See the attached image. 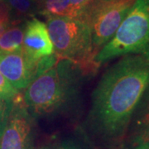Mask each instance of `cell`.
Segmentation results:
<instances>
[{
  "label": "cell",
  "mask_w": 149,
  "mask_h": 149,
  "mask_svg": "<svg viewBox=\"0 0 149 149\" xmlns=\"http://www.w3.org/2000/svg\"><path fill=\"white\" fill-rule=\"evenodd\" d=\"M148 85L149 48L123 56L105 70L93 91L85 128L104 143L120 141Z\"/></svg>",
  "instance_id": "1"
},
{
  "label": "cell",
  "mask_w": 149,
  "mask_h": 149,
  "mask_svg": "<svg viewBox=\"0 0 149 149\" xmlns=\"http://www.w3.org/2000/svg\"><path fill=\"white\" fill-rule=\"evenodd\" d=\"M91 71L94 70L60 57L26 88L22 100L27 109L35 118L68 110L79 98L85 74Z\"/></svg>",
  "instance_id": "2"
},
{
  "label": "cell",
  "mask_w": 149,
  "mask_h": 149,
  "mask_svg": "<svg viewBox=\"0 0 149 149\" xmlns=\"http://www.w3.org/2000/svg\"><path fill=\"white\" fill-rule=\"evenodd\" d=\"M48 33L54 52L59 57L68 59L85 68L95 70L91 28L85 21L70 17H47Z\"/></svg>",
  "instance_id": "3"
},
{
  "label": "cell",
  "mask_w": 149,
  "mask_h": 149,
  "mask_svg": "<svg viewBox=\"0 0 149 149\" xmlns=\"http://www.w3.org/2000/svg\"><path fill=\"white\" fill-rule=\"evenodd\" d=\"M149 48V0H136L111 39L94 57L97 65Z\"/></svg>",
  "instance_id": "4"
},
{
  "label": "cell",
  "mask_w": 149,
  "mask_h": 149,
  "mask_svg": "<svg viewBox=\"0 0 149 149\" xmlns=\"http://www.w3.org/2000/svg\"><path fill=\"white\" fill-rule=\"evenodd\" d=\"M136 0H98L81 20L91 28L94 52L97 54L116 32Z\"/></svg>",
  "instance_id": "5"
},
{
  "label": "cell",
  "mask_w": 149,
  "mask_h": 149,
  "mask_svg": "<svg viewBox=\"0 0 149 149\" xmlns=\"http://www.w3.org/2000/svg\"><path fill=\"white\" fill-rule=\"evenodd\" d=\"M35 118L18 94L13 98L11 116L0 138V149H35Z\"/></svg>",
  "instance_id": "6"
},
{
  "label": "cell",
  "mask_w": 149,
  "mask_h": 149,
  "mask_svg": "<svg viewBox=\"0 0 149 149\" xmlns=\"http://www.w3.org/2000/svg\"><path fill=\"white\" fill-rule=\"evenodd\" d=\"M38 61L24 51L0 56V73L17 90L26 89L37 77Z\"/></svg>",
  "instance_id": "7"
},
{
  "label": "cell",
  "mask_w": 149,
  "mask_h": 149,
  "mask_svg": "<svg viewBox=\"0 0 149 149\" xmlns=\"http://www.w3.org/2000/svg\"><path fill=\"white\" fill-rule=\"evenodd\" d=\"M22 49L37 61L53 53V44L44 22L36 17L26 22Z\"/></svg>",
  "instance_id": "8"
},
{
  "label": "cell",
  "mask_w": 149,
  "mask_h": 149,
  "mask_svg": "<svg viewBox=\"0 0 149 149\" xmlns=\"http://www.w3.org/2000/svg\"><path fill=\"white\" fill-rule=\"evenodd\" d=\"M25 24L10 27L0 36V56L20 51L22 47Z\"/></svg>",
  "instance_id": "9"
},
{
  "label": "cell",
  "mask_w": 149,
  "mask_h": 149,
  "mask_svg": "<svg viewBox=\"0 0 149 149\" xmlns=\"http://www.w3.org/2000/svg\"><path fill=\"white\" fill-rule=\"evenodd\" d=\"M130 125L133 128V133L149 126V85L136 107Z\"/></svg>",
  "instance_id": "10"
},
{
  "label": "cell",
  "mask_w": 149,
  "mask_h": 149,
  "mask_svg": "<svg viewBox=\"0 0 149 149\" xmlns=\"http://www.w3.org/2000/svg\"><path fill=\"white\" fill-rule=\"evenodd\" d=\"M41 13L47 17H70L71 8L70 0H44Z\"/></svg>",
  "instance_id": "11"
},
{
  "label": "cell",
  "mask_w": 149,
  "mask_h": 149,
  "mask_svg": "<svg viewBox=\"0 0 149 149\" xmlns=\"http://www.w3.org/2000/svg\"><path fill=\"white\" fill-rule=\"evenodd\" d=\"M8 4L18 17L32 16L42 9V0H7Z\"/></svg>",
  "instance_id": "12"
},
{
  "label": "cell",
  "mask_w": 149,
  "mask_h": 149,
  "mask_svg": "<svg viewBox=\"0 0 149 149\" xmlns=\"http://www.w3.org/2000/svg\"><path fill=\"white\" fill-rule=\"evenodd\" d=\"M13 108V99L0 97V138L8 123Z\"/></svg>",
  "instance_id": "13"
},
{
  "label": "cell",
  "mask_w": 149,
  "mask_h": 149,
  "mask_svg": "<svg viewBox=\"0 0 149 149\" xmlns=\"http://www.w3.org/2000/svg\"><path fill=\"white\" fill-rule=\"evenodd\" d=\"M131 149H149V126L133 133Z\"/></svg>",
  "instance_id": "14"
},
{
  "label": "cell",
  "mask_w": 149,
  "mask_h": 149,
  "mask_svg": "<svg viewBox=\"0 0 149 149\" xmlns=\"http://www.w3.org/2000/svg\"><path fill=\"white\" fill-rule=\"evenodd\" d=\"M98 0H70L72 17L81 19L85 12Z\"/></svg>",
  "instance_id": "15"
},
{
  "label": "cell",
  "mask_w": 149,
  "mask_h": 149,
  "mask_svg": "<svg viewBox=\"0 0 149 149\" xmlns=\"http://www.w3.org/2000/svg\"><path fill=\"white\" fill-rule=\"evenodd\" d=\"M56 149H93V148L84 139L75 138L62 141Z\"/></svg>",
  "instance_id": "16"
},
{
  "label": "cell",
  "mask_w": 149,
  "mask_h": 149,
  "mask_svg": "<svg viewBox=\"0 0 149 149\" xmlns=\"http://www.w3.org/2000/svg\"><path fill=\"white\" fill-rule=\"evenodd\" d=\"M18 94V90L13 87L10 82L0 73V97L13 99Z\"/></svg>",
  "instance_id": "17"
},
{
  "label": "cell",
  "mask_w": 149,
  "mask_h": 149,
  "mask_svg": "<svg viewBox=\"0 0 149 149\" xmlns=\"http://www.w3.org/2000/svg\"><path fill=\"white\" fill-rule=\"evenodd\" d=\"M12 14V8L7 0H0V25L8 26Z\"/></svg>",
  "instance_id": "18"
},
{
  "label": "cell",
  "mask_w": 149,
  "mask_h": 149,
  "mask_svg": "<svg viewBox=\"0 0 149 149\" xmlns=\"http://www.w3.org/2000/svg\"><path fill=\"white\" fill-rule=\"evenodd\" d=\"M6 26H4V25H0V36L4 32V31H5L6 29Z\"/></svg>",
  "instance_id": "19"
},
{
  "label": "cell",
  "mask_w": 149,
  "mask_h": 149,
  "mask_svg": "<svg viewBox=\"0 0 149 149\" xmlns=\"http://www.w3.org/2000/svg\"><path fill=\"white\" fill-rule=\"evenodd\" d=\"M39 149H52L50 147H43V148H41Z\"/></svg>",
  "instance_id": "20"
},
{
  "label": "cell",
  "mask_w": 149,
  "mask_h": 149,
  "mask_svg": "<svg viewBox=\"0 0 149 149\" xmlns=\"http://www.w3.org/2000/svg\"><path fill=\"white\" fill-rule=\"evenodd\" d=\"M117 149H126V148H117Z\"/></svg>",
  "instance_id": "21"
}]
</instances>
